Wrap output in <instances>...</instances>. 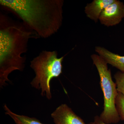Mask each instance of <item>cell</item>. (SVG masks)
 <instances>
[{
  "label": "cell",
  "instance_id": "1",
  "mask_svg": "<svg viewBox=\"0 0 124 124\" xmlns=\"http://www.w3.org/2000/svg\"><path fill=\"white\" fill-rule=\"evenodd\" d=\"M63 0H0V5L17 15L27 26L44 38L57 32L63 21Z\"/></svg>",
  "mask_w": 124,
  "mask_h": 124
},
{
  "label": "cell",
  "instance_id": "2",
  "mask_svg": "<svg viewBox=\"0 0 124 124\" xmlns=\"http://www.w3.org/2000/svg\"><path fill=\"white\" fill-rule=\"evenodd\" d=\"M32 33L25 27L11 23L0 15V87L9 82V75L14 71L23 70L26 53Z\"/></svg>",
  "mask_w": 124,
  "mask_h": 124
},
{
  "label": "cell",
  "instance_id": "3",
  "mask_svg": "<svg viewBox=\"0 0 124 124\" xmlns=\"http://www.w3.org/2000/svg\"><path fill=\"white\" fill-rule=\"evenodd\" d=\"M64 57L58 58L57 51L44 50L31 61L30 66L36 75L31 81V85L41 90V95L49 100L52 98L50 83L52 79L62 74Z\"/></svg>",
  "mask_w": 124,
  "mask_h": 124
},
{
  "label": "cell",
  "instance_id": "4",
  "mask_svg": "<svg viewBox=\"0 0 124 124\" xmlns=\"http://www.w3.org/2000/svg\"><path fill=\"white\" fill-rule=\"evenodd\" d=\"M91 57L97 69L104 97L103 110L99 116L106 124H117L120 120L116 105L118 93L116 83L112 80L110 69H108V64L104 59L98 54H93Z\"/></svg>",
  "mask_w": 124,
  "mask_h": 124
},
{
  "label": "cell",
  "instance_id": "5",
  "mask_svg": "<svg viewBox=\"0 0 124 124\" xmlns=\"http://www.w3.org/2000/svg\"><path fill=\"white\" fill-rule=\"evenodd\" d=\"M124 18V3L120 1L114 0L103 10L99 20L101 24L108 27L119 24Z\"/></svg>",
  "mask_w": 124,
  "mask_h": 124
},
{
  "label": "cell",
  "instance_id": "6",
  "mask_svg": "<svg viewBox=\"0 0 124 124\" xmlns=\"http://www.w3.org/2000/svg\"><path fill=\"white\" fill-rule=\"evenodd\" d=\"M55 124H86L67 104H62L51 114Z\"/></svg>",
  "mask_w": 124,
  "mask_h": 124
},
{
  "label": "cell",
  "instance_id": "7",
  "mask_svg": "<svg viewBox=\"0 0 124 124\" xmlns=\"http://www.w3.org/2000/svg\"><path fill=\"white\" fill-rule=\"evenodd\" d=\"M114 0H93L88 3L85 8L86 16L95 23L97 22L102 12Z\"/></svg>",
  "mask_w": 124,
  "mask_h": 124
},
{
  "label": "cell",
  "instance_id": "8",
  "mask_svg": "<svg viewBox=\"0 0 124 124\" xmlns=\"http://www.w3.org/2000/svg\"><path fill=\"white\" fill-rule=\"evenodd\" d=\"M95 52L103 58L108 64L124 72V56L113 53L104 47L95 46Z\"/></svg>",
  "mask_w": 124,
  "mask_h": 124
},
{
  "label": "cell",
  "instance_id": "9",
  "mask_svg": "<svg viewBox=\"0 0 124 124\" xmlns=\"http://www.w3.org/2000/svg\"><path fill=\"white\" fill-rule=\"evenodd\" d=\"M4 107L5 111V114L9 116L16 124H44L34 117L20 115L14 113L10 110L6 104H5Z\"/></svg>",
  "mask_w": 124,
  "mask_h": 124
},
{
  "label": "cell",
  "instance_id": "10",
  "mask_svg": "<svg viewBox=\"0 0 124 124\" xmlns=\"http://www.w3.org/2000/svg\"><path fill=\"white\" fill-rule=\"evenodd\" d=\"M116 105L120 119L124 120V96L120 93H118L117 94Z\"/></svg>",
  "mask_w": 124,
  "mask_h": 124
},
{
  "label": "cell",
  "instance_id": "11",
  "mask_svg": "<svg viewBox=\"0 0 124 124\" xmlns=\"http://www.w3.org/2000/svg\"><path fill=\"white\" fill-rule=\"evenodd\" d=\"M117 91L124 96V72L119 71L114 75Z\"/></svg>",
  "mask_w": 124,
  "mask_h": 124
},
{
  "label": "cell",
  "instance_id": "12",
  "mask_svg": "<svg viewBox=\"0 0 124 124\" xmlns=\"http://www.w3.org/2000/svg\"><path fill=\"white\" fill-rule=\"evenodd\" d=\"M88 124H107L102 121L99 116H95L93 122H90Z\"/></svg>",
  "mask_w": 124,
  "mask_h": 124
}]
</instances>
